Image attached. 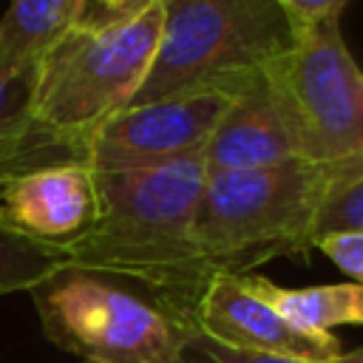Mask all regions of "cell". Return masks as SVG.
Here are the masks:
<instances>
[{"mask_svg": "<svg viewBox=\"0 0 363 363\" xmlns=\"http://www.w3.org/2000/svg\"><path fill=\"white\" fill-rule=\"evenodd\" d=\"M204 182V153L145 167L96 170L99 213L94 224L57 247L68 267L145 286L193 318L213 275L196 250Z\"/></svg>", "mask_w": 363, "mask_h": 363, "instance_id": "obj_1", "label": "cell"}, {"mask_svg": "<svg viewBox=\"0 0 363 363\" xmlns=\"http://www.w3.org/2000/svg\"><path fill=\"white\" fill-rule=\"evenodd\" d=\"M164 26V3L77 23L34 74L31 119L40 133L85 162L91 136L142 88Z\"/></svg>", "mask_w": 363, "mask_h": 363, "instance_id": "obj_2", "label": "cell"}, {"mask_svg": "<svg viewBox=\"0 0 363 363\" xmlns=\"http://www.w3.org/2000/svg\"><path fill=\"white\" fill-rule=\"evenodd\" d=\"M332 164L292 159L255 170H207L196 250L210 272H247L272 255L306 252Z\"/></svg>", "mask_w": 363, "mask_h": 363, "instance_id": "obj_3", "label": "cell"}, {"mask_svg": "<svg viewBox=\"0 0 363 363\" xmlns=\"http://www.w3.org/2000/svg\"><path fill=\"white\" fill-rule=\"evenodd\" d=\"M45 337L82 363H184L190 315L145 286L65 267L31 289Z\"/></svg>", "mask_w": 363, "mask_h": 363, "instance_id": "obj_4", "label": "cell"}, {"mask_svg": "<svg viewBox=\"0 0 363 363\" xmlns=\"http://www.w3.org/2000/svg\"><path fill=\"white\" fill-rule=\"evenodd\" d=\"M295 37L298 26L278 0H164L159 48L130 105L258 74Z\"/></svg>", "mask_w": 363, "mask_h": 363, "instance_id": "obj_5", "label": "cell"}, {"mask_svg": "<svg viewBox=\"0 0 363 363\" xmlns=\"http://www.w3.org/2000/svg\"><path fill=\"white\" fill-rule=\"evenodd\" d=\"M264 74L306 162L363 164V68L337 20L298 28L295 45Z\"/></svg>", "mask_w": 363, "mask_h": 363, "instance_id": "obj_6", "label": "cell"}, {"mask_svg": "<svg viewBox=\"0 0 363 363\" xmlns=\"http://www.w3.org/2000/svg\"><path fill=\"white\" fill-rule=\"evenodd\" d=\"M247 77L122 108L91 136L85 162L94 170H125L204 153V145Z\"/></svg>", "mask_w": 363, "mask_h": 363, "instance_id": "obj_7", "label": "cell"}, {"mask_svg": "<svg viewBox=\"0 0 363 363\" xmlns=\"http://www.w3.org/2000/svg\"><path fill=\"white\" fill-rule=\"evenodd\" d=\"M193 323L201 337L247 354L284 357L295 363H340L343 346L335 335H303L264 303L241 272H213L204 284Z\"/></svg>", "mask_w": 363, "mask_h": 363, "instance_id": "obj_8", "label": "cell"}, {"mask_svg": "<svg viewBox=\"0 0 363 363\" xmlns=\"http://www.w3.org/2000/svg\"><path fill=\"white\" fill-rule=\"evenodd\" d=\"M96 213L99 187L88 162L45 164L0 182V227L40 244L77 238Z\"/></svg>", "mask_w": 363, "mask_h": 363, "instance_id": "obj_9", "label": "cell"}, {"mask_svg": "<svg viewBox=\"0 0 363 363\" xmlns=\"http://www.w3.org/2000/svg\"><path fill=\"white\" fill-rule=\"evenodd\" d=\"M303 159L298 136L281 111L267 74H250L241 79L230 111L216 125L204 145L207 170H255L281 162Z\"/></svg>", "mask_w": 363, "mask_h": 363, "instance_id": "obj_10", "label": "cell"}, {"mask_svg": "<svg viewBox=\"0 0 363 363\" xmlns=\"http://www.w3.org/2000/svg\"><path fill=\"white\" fill-rule=\"evenodd\" d=\"M77 23H82V0H11L0 17V68L34 77Z\"/></svg>", "mask_w": 363, "mask_h": 363, "instance_id": "obj_11", "label": "cell"}, {"mask_svg": "<svg viewBox=\"0 0 363 363\" xmlns=\"http://www.w3.org/2000/svg\"><path fill=\"white\" fill-rule=\"evenodd\" d=\"M244 284L269 303L289 326L303 335H332L335 326H363V286L357 284H318V286H278L264 275L241 272Z\"/></svg>", "mask_w": 363, "mask_h": 363, "instance_id": "obj_12", "label": "cell"}, {"mask_svg": "<svg viewBox=\"0 0 363 363\" xmlns=\"http://www.w3.org/2000/svg\"><path fill=\"white\" fill-rule=\"evenodd\" d=\"M31 74H9L0 68V182L45 164L79 162L37 130L31 119Z\"/></svg>", "mask_w": 363, "mask_h": 363, "instance_id": "obj_13", "label": "cell"}, {"mask_svg": "<svg viewBox=\"0 0 363 363\" xmlns=\"http://www.w3.org/2000/svg\"><path fill=\"white\" fill-rule=\"evenodd\" d=\"M65 267L68 261L57 244H40L0 227V295L31 292Z\"/></svg>", "mask_w": 363, "mask_h": 363, "instance_id": "obj_14", "label": "cell"}, {"mask_svg": "<svg viewBox=\"0 0 363 363\" xmlns=\"http://www.w3.org/2000/svg\"><path fill=\"white\" fill-rule=\"evenodd\" d=\"M329 233H363V164H332L312 224V244Z\"/></svg>", "mask_w": 363, "mask_h": 363, "instance_id": "obj_15", "label": "cell"}, {"mask_svg": "<svg viewBox=\"0 0 363 363\" xmlns=\"http://www.w3.org/2000/svg\"><path fill=\"white\" fill-rule=\"evenodd\" d=\"M315 247L357 286H363V233H329Z\"/></svg>", "mask_w": 363, "mask_h": 363, "instance_id": "obj_16", "label": "cell"}, {"mask_svg": "<svg viewBox=\"0 0 363 363\" xmlns=\"http://www.w3.org/2000/svg\"><path fill=\"white\" fill-rule=\"evenodd\" d=\"M184 363H295V360H284V357H267V354H247V352H233L224 349L201 335L193 337V343L187 346Z\"/></svg>", "mask_w": 363, "mask_h": 363, "instance_id": "obj_17", "label": "cell"}, {"mask_svg": "<svg viewBox=\"0 0 363 363\" xmlns=\"http://www.w3.org/2000/svg\"><path fill=\"white\" fill-rule=\"evenodd\" d=\"M349 0H278V6L289 14L298 28H309L326 20H340V11Z\"/></svg>", "mask_w": 363, "mask_h": 363, "instance_id": "obj_18", "label": "cell"}, {"mask_svg": "<svg viewBox=\"0 0 363 363\" xmlns=\"http://www.w3.org/2000/svg\"><path fill=\"white\" fill-rule=\"evenodd\" d=\"M145 0H82V20H108L139 9Z\"/></svg>", "mask_w": 363, "mask_h": 363, "instance_id": "obj_19", "label": "cell"}, {"mask_svg": "<svg viewBox=\"0 0 363 363\" xmlns=\"http://www.w3.org/2000/svg\"><path fill=\"white\" fill-rule=\"evenodd\" d=\"M340 363H363V352L360 354H352V357H343Z\"/></svg>", "mask_w": 363, "mask_h": 363, "instance_id": "obj_20", "label": "cell"}, {"mask_svg": "<svg viewBox=\"0 0 363 363\" xmlns=\"http://www.w3.org/2000/svg\"><path fill=\"white\" fill-rule=\"evenodd\" d=\"M162 3H164V0H162Z\"/></svg>", "mask_w": 363, "mask_h": 363, "instance_id": "obj_21", "label": "cell"}]
</instances>
